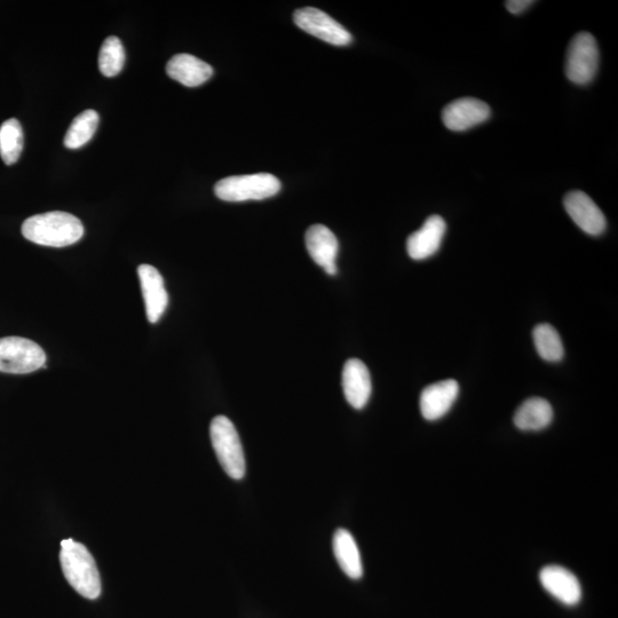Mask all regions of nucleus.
I'll list each match as a JSON object with an SVG mask.
<instances>
[{
	"instance_id": "4be33fe9",
	"label": "nucleus",
	"mask_w": 618,
	"mask_h": 618,
	"mask_svg": "<svg viewBox=\"0 0 618 618\" xmlns=\"http://www.w3.org/2000/svg\"><path fill=\"white\" fill-rule=\"evenodd\" d=\"M125 63V51L121 39L108 37L99 54V69L103 76L115 77L121 73Z\"/></svg>"
},
{
	"instance_id": "4468645a",
	"label": "nucleus",
	"mask_w": 618,
	"mask_h": 618,
	"mask_svg": "<svg viewBox=\"0 0 618 618\" xmlns=\"http://www.w3.org/2000/svg\"><path fill=\"white\" fill-rule=\"evenodd\" d=\"M446 231V221L440 216L427 218L422 228L408 237L407 251L410 258L425 260L434 256L441 248Z\"/></svg>"
},
{
	"instance_id": "423d86ee",
	"label": "nucleus",
	"mask_w": 618,
	"mask_h": 618,
	"mask_svg": "<svg viewBox=\"0 0 618 618\" xmlns=\"http://www.w3.org/2000/svg\"><path fill=\"white\" fill-rule=\"evenodd\" d=\"M599 47L589 33L577 34L570 42L566 59V75L570 82L586 85L593 81L599 68Z\"/></svg>"
},
{
	"instance_id": "20e7f679",
	"label": "nucleus",
	"mask_w": 618,
	"mask_h": 618,
	"mask_svg": "<svg viewBox=\"0 0 618 618\" xmlns=\"http://www.w3.org/2000/svg\"><path fill=\"white\" fill-rule=\"evenodd\" d=\"M213 449L224 471L235 480L245 475V457L239 433L234 424L225 416L213 418L210 425Z\"/></svg>"
},
{
	"instance_id": "6e6552de",
	"label": "nucleus",
	"mask_w": 618,
	"mask_h": 618,
	"mask_svg": "<svg viewBox=\"0 0 618 618\" xmlns=\"http://www.w3.org/2000/svg\"><path fill=\"white\" fill-rule=\"evenodd\" d=\"M491 110L486 102L474 98H462L449 103L442 112L446 128L463 132L489 120Z\"/></svg>"
},
{
	"instance_id": "7ed1b4c3",
	"label": "nucleus",
	"mask_w": 618,
	"mask_h": 618,
	"mask_svg": "<svg viewBox=\"0 0 618 618\" xmlns=\"http://www.w3.org/2000/svg\"><path fill=\"white\" fill-rule=\"evenodd\" d=\"M281 182L273 174L257 173L221 179L215 193L226 202L261 201L280 193Z\"/></svg>"
},
{
	"instance_id": "5701e85b",
	"label": "nucleus",
	"mask_w": 618,
	"mask_h": 618,
	"mask_svg": "<svg viewBox=\"0 0 618 618\" xmlns=\"http://www.w3.org/2000/svg\"><path fill=\"white\" fill-rule=\"evenodd\" d=\"M534 4L533 0H509V2L505 3V6L507 11L518 15L524 13Z\"/></svg>"
},
{
	"instance_id": "6ab92c4d",
	"label": "nucleus",
	"mask_w": 618,
	"mask_h": 618,
	"mask_svg": "<svg viewBox=\"0 0 618 618\" xmlns=\"http://www.w3.org/2000/svg\"><path fill=\"white\" fill-rule=\"evenodd\" d=\"M536 351L548 362H559L564 358L565 348L558 331L551 324H540L533 331Z\"/></svg>"
},
{
	"instance_id": "f257e3e1",
	"label": "nucleus",
	"mask_w": 618,
	"mask_h": 618,
	"mask_svg": "<svg viewBox=\"0 0 618 618\" xmlns=\"http://www.w3.org/2000/svg\"><path fill=\"white\" fill-rule=\"evenodd\" d=\"M22 235L43 247L65 248L82 239V221L67 212L54 211L28 218L22 225Z\"/></svg>"
},
{
	"instance_id": "39448f33",
	"label": "nucleus",
	"mask_w": 618,
	"mask_h": 618,
	"mask_svg": "<svg viewBox=\"0 0 618 618\" xmlns=\"http://www.w3.org/2000/svg\"><path fill=\"white\" fill-rule=\"evenodd\" d=\"M46 354L33 340L22 337L0 338V372L26 375L46 368Z\"/></svg>"
},
{
	"instance_id": "f03ea898",
	"label": "nucleus",
	"mask_w": 618,
	"mask_h": 618,
	"mask_svg": "<svg viewBox=\"0 0 618 618\" xmlns=\"http://www.w3.org/2000/svg\"><path fill=\"white\" fill-rule=\"evenodd\" d=\"M60 562L68 583L82 597L94 600L101 594V578L89 550L71 538L61 542Z\"/></svg>"
},
{
	"instance_id": "f8f14e48",
	"label": "nucleus",
	"mask_w": 618,
	"mask_h": 618,
	"mask_svg": "<svg viewBox=\"0 0 618 618\" xmlns=\"http://www.w3.org/2000/svg\"><path fill=\"white\" fill-rule=\"evenodd\" d=\"M142 295H144L147 319L150 323L161 320L169 304L163 276L152 265H140L138 268Z\"/></svg>"
},
{
	"instance_id": "ddd939ff",
	"label": "nucleus",
	"mask_w": 618,
	"mask_h": 618,
	"mask_svg": "<svg viewBox=\"0 0 618 618\" xmlns=\"http://www.w3.org/2000/svg\"><path fill=\"white\" fill-rule=\"evenodd\" d=\"M459 394V385L454 379L442 380L427 386L421 394V412L426 421H438L454 406Z\"/></svg>"
},
{
	"instance_id": "9d476101",
	"label": "nucleus",
	"mask_w": 618,
	"mask_h": 618,
	"mask_svg": "<svg viewBox=\"0 0 618 618\" xmlns=\"http://www.w3.org/2000/svg\"><path fill=\"white\" fill-rule=\"evenodd\" d=\"M305 242L309 256L315 264L321 266L328 275H337L339 243L331 229L320 224L313 225L307 229Z\"/></svg>"
},
{
	"instance_id": "aec40b11",
	"label": "nucleus",
	"mask_w": 618,
	"mask_h": 618,
	"mask_svg": "<svg viewBox=\"0 0 618 618\" xmlns=\"http://www.w3.org/2000/svg\"><path fill=\"white\" fill-rule=\"evenodd\" d=\"M98 125V113L91 109L85 110L84 113L79 114L71 123L65 137V146L69 149L82 148L94 137Z\"/></svg>"
},
{
	"instance_id": "9b49d317",
	"label": "nucleus",
	"mask_w": 618,
	"mask_h": 618,
	"mask_svg": "<svg viewBox=\"0 0 618 618\" xmlns=\"http://www.w3.org/2000/svg\"><path fill=\"white\" fill-rule=\"evenodd\" d=\"M543 588L562 604L575 606L582 599V586L570 570L561 566H546L541 570Z\"/></svg>"
},
{
	"instance_id": "0eeeda50",
	"label": "nucleus",
	"mask_w": 618,
	"mask_h": 618,
	"mask_svg": "<svg viewBox=\"0 0 618 618\" xmlns=\"http://www.w3.org/2000/svg\"><path fill=\"white\" fill-rule=\"evenodd\" d=\"M293 21L307 34L318 37L329 44L346 46L353 41L352 35L339 22L315 7L297 10L293 14Z\"/></svg>"
},
{
	"instance_id": "412c9836",
	"label": "nucleus",
	"mask_w": 618,
	"mask_h": 618,
	"mask_svg": "<svg viewBox=\"0 0 618 618\" xmlns=\"http://www.w3.org/2000/svg\"><path fill=\"white\" fill-rule=\"evenodd\" d=\"M23 149V131L18 120L6 121L0 126V156L6 165L19 161Z\"/></svg>"
},
{
	"instance_id": "2eb2a0df",
	"label": "nucleus",
	"mask_w": 618,
	"mask_h": 618,
	"mask_svg": "<svg viewBox=\"0 0 618 618\" xmlns=\"http://www.w3.org/2000/svg\"><path fill=\"white\" fill-rule=\"evenodd\" d=\"M343 390L345 398L354 409L361 410L367 406L372 383L368 367L359 359H351L343 369Z\"/></svg>"
},
{
	"instance_id": "f3484780",
	"label": "nucleus",
	"mask_w": 618,
	"mask_h": 618,
	"mask_svg": "<svg viewBox=\"0 0 618 618\" xmlns=\"http://www.w3.org/2000/svg\"><path fill=\"white\" fill-rule=\"evenodd\" d=\"M513 421L521 431L544 430L553 421L552 406L542 398L528 399L515 411Z\"/></svg>"
},
{
	"instance_id": "a211bd4d",
	"label": "nucleus",
	"mask_w": 618,
	"mask_h": 618,
	"mask_svg": "<svg viewBox=\"0 0 618 618\" xmlns=\"http://www.w3.org/2000/svg\"><path fill=\"white\" fill-rule=\"evenodd\" d=\"M334 553L343 572L352 580H359L363 575V565L358 544L346 529H338L334 536Z\"/></svg>"
},
{
	"instance_id": "dca6fc26",
	"label": "nucleus",
	"mask_w": 618,
	"mask_h": 618,
	"mask_svg": "<svg viewBox=\"0 0 618 618\" xmlns=\"http://www.w3.org/2000/svg\"><path fill=\"white\" fill-rule=\"evenodd\" d=\"M166 74L187 87H197L208 82L213 68L192 54H177L166 65Z\"/></svg>"
},
{
	"instance_id": "1a4fd4ad",
	"label": "nucleus",
	"mask_w": 618,
	"mask_h": 618,
	"mask_svg": "<svg viewBox=\"0 0 618 618\" xmlns=\"http://www.w3.org/2000/svg\"><path fill=\"white\" fill-rule=\"evenodd\" d=\"M564 204L568 216L584 233L599 236L606 231L605 215L589 195L575 190L566 195Z\"/></svg>"
}]
</instances>
